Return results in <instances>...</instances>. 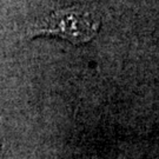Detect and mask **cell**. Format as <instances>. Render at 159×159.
Segmentation results:
<instances>
[{
    "label": "cell",
    "mask_w": 159,
    "mask_h": 159,
    "mask_svg": "<svg viewBox=\"0 0 159 159\" xmlns=\"http://www.w3.org/2000/svg\"><path fill=\"white\" fill-rule=\"evenodd\" d=\"M100 26V20L91 10L73 6L58 10L31 23L26 30V37L34 35H58L73 44L87 43L94 37Z\"/></svg>",
    "instance_id": "6da1fadb"
}]
</instances>
